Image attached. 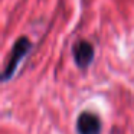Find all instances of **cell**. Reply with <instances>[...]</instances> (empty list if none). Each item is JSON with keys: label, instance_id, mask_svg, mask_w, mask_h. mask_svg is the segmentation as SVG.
<instances>
[{"label": "cell", "instance_id": "1", "mask_svg": "<svg viewBox=\"0 0 134 134\" xmlns=\"http://www.w3.org/2000/svg\"><path fill=\"white\" fill-rule=\"evenodd\" d=\"M30 49H32V42H30V39L27 36H20L15 42V45L12 48V52H10V56H9V61H7L6 66H4L2 81L7 82L9 79H12V76L15 75L20 61L29 53Z\"/></svg>", "mask_w": 134, "mask_h": 134}, {"label": "cell", "instance_id": "2", "mask_svg": "<svg viewBox=\"0 0 134 134\" xmlns=\"http://www.w3.org/2000/svg\"><path fill=\"white\" fill-rule=\"evenodd\" d=\"M102 124L97 114L91 111H84L76 118V131L78 134H101Z\"/></svg>", "mask_w": 134, "mask_h": 134}, {"label": "cell", "instance_id": "3", "mask_svg": "<svg viewBox=\"0 0 134 134\" xmlns=\"http://www.w3.org/2000/svg\"><path fill=\"white\" fill-rule=\"evenodd\" d=\"M72 56H74V61H75L78 68H81V69L88 68L94 59L92 43H90L88 41H84V39L78 41L72 46Z\"/></svg>", "mask_w": 134, "mask_h": 134}]
</instances>
